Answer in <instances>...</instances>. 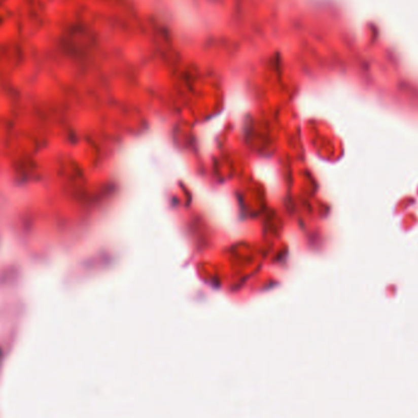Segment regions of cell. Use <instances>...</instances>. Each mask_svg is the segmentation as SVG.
<instances>
[{"label": "cell", "mask_w": 418, "mask_h": 418, "mask_svg": "<svg viewBox=\"0 0 418 418\" xmlns=\"http://www.w3.org/2000/svg\"><path fill=\"white\" fill-rule=\"evenodd\" d=\"M2 360H3V351H2V349H0V363H2Z\"/></svg>", "instance_id": "cell-1"}]
</instances>
